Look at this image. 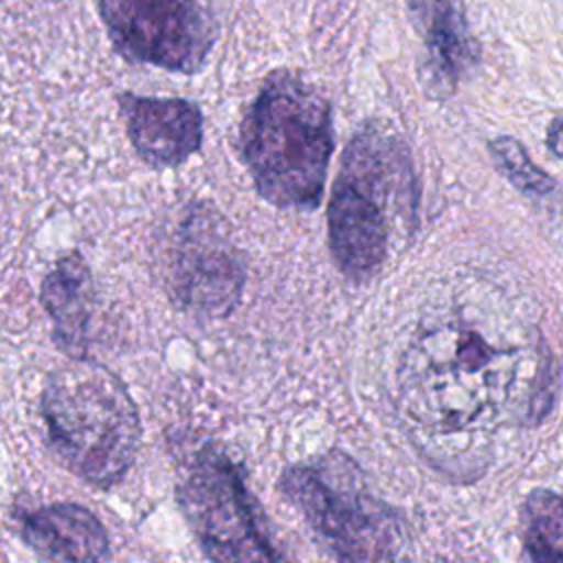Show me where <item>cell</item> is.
<instances>
[{"instance_id":"obj_9","label":"cell","mask_w":563,"mask_h":563,"mask_svg":"<svg viewBox=\"0 0 563 563\" xmlns=\"http://www.w3.org/2000/svg\"><path fill=\"white\" fill-rule=\"evenodd\" d=\"M125 130L136 154L152 167H176L200 150L202 114L185 99L119 97Z\"/></svg>"},{"instance_id":"obj_5","label":"cell","mask_w":563,"mask_h":563,"mask_svg":"<svg viewBox=\"0 0 563 563\" xmlns=\"http://www.w3.org/2000/svg\"><path fill=\"white\" fill-rule=\"evenodd\" d=\"M279 490L301 512L314 539L339 561H389L405 545L400 517L367 488L358 466L332 451L295 464Z\"/></svg>"},{"instance_id":"obj_10","label":"cell","mask_w":563,"mask_h":563,"mask_svg":"<svg viewBox=\"0 0 563 563\" xmlns=\"http://www.w3.org/2000/svg\"><path fill=\"white\" fill-rule=\"evenodd\" d=\"M22 537L48 561H103L110 541L103 523L79 504H51L22 519Z\"/></svg>"},{"instance_id":"obj_6","label":"cell","mask_w":563,"mask_h":563,"mask_svg":"<svg viewBox=\"0 0 563 563\" xmlns=\"http://www.w3.org/2000/svg\"><path fill=\"white\" fill-rule=\"evenodd\" d=\"M178 506L213 561H279L264 512L242 468L220 449L202 446L176 486Z\"/></svg>"},{"instance_id":"obj_13","label":"cell","mask_w":563,"mask_h":563,"mask_svg":"<svg viewBox=\"0 0 563 563\" xmlns=\"http://www.w3.org/2000/svg\"><path fill=\"white\" fill-rule=\"evenodd\" d=\"M521 543L530 561L559 563L563 559V506L552 490L537 488L521 510Z\"/></svg>"},{"instance_id":"obj_2","label":"cell","mask_w":563,"mask_h":563,"mask_svg":"<svg viewBox=\"0 0 563 563\" xmlns=\"http://www.w3.org/2000/svg\"><path fill=\"white\" fill-rule=\"evenodd\" d=\"M418 185L407 145L365 125L350 139L328 205V240L336 268L354 282L380 271L398 227H409Z\"/></svg>"},{"instance_id":"obj_1","label":"cell","mask_w":563,"mask_h":563,"mask_svg":"<svg viewBox=\"0 0 563 563\" xmlns=\"http://www.w3.org/2000/svg\"><path fill=\"white\" fill-rule=\"evenodd\" d=\"M554 391L548 345L532 358L457 314L420 330L400 367L405 420L438 464L479 460L499 427L548 416Z\"/></svg>"},{"instance_id":"obj_14","label":"cell","mask_w":563,"mask_h":563,"mask_svg":"<svg viewBox=\"0 0 563 563\" xmlns=\"http://www.w3.org/2000/svg\"><path fill=\"white\" fill-rule=\"evenodd\" d=\"M488 150L497 167L521 194L541 202L556 196V180L532 163V158L528 156V152L521 147L517 139L499 136L488 143Z\"/></svg>"},{"instance_id":"obj_8","label":"cell","mask_w":563,"mask_h":563,"mask_svg":"<svg viewBox=\"0 0 563 563\" xmlns=\"http://www.w3.org/2000/svg\"><path fill=\"white\" fill-rule=\"evenodd\" d=\"M246 282L242 253L211 207L191 205L174 233L167 257V290L194 317L222 319L240 303Z\"/></svg>"},{"instance_id":"obj_15","label":"cell","mask_w":563,"mask_h":563,"mask_svg":"<svg viewBox=\"0 0 563 563\" xmlns=\"http://www.w3.org/2000/svg\"><path fill=\"white\" fill-rule=\"evenodd\" d=\"M559 125H561L559 119H554V121H552V134H550V145H552V152H554V154H559V147H556V145H559Z\"/></svg>"},{"instance_id":"obj_11","label":"cell","mask_w":563,"mask_h":563,"mask_svg":"<svg viewBox=\"0 0 563 563\" xmlns=\"http://www.w3.org/2000/svg\"><path fill=\"white\" fill-rule=\"evenodd\" d=\"M407 4L427 48L431 84L440 92L453 90L475 62L473 40L457 0H407Z\"/></svg>"},{"instance_id":"obj_4","label":"cell","mask_w":563,"mask_h":563,"mask_svg":"<svg viewBox=\"0 0 563 563\" xmlns=\"http://www.w3.org/2000/svg\"><path fill=\"white\" fill-rule=\"evenodd\" d=\"M42 418L57 460L84 482L110 488L132 466L141 420L123 380L77 358L53 372L42 391Z\"/></svg>"},{"instance_id":"obj_12","label":"cell","mask_w":563,"mask_h":563,"mask_svg":"<svg viewBox=\"0 0 563 563\" xmlns=\"http://www.w3.org/2000/svg\"><path fill=\"white\" fill-rule=\"evenodd\" d=\"M92 297V277L79 253L64 255L44 277L42 303L53 321L55 341L75 358H84L88 347Z\"/></svg>"},{"instance_id":"obj_7","label":"cell","mask_w":563,"mask_h":563,"mask_svg":"<svg viewBox=\"0 0 563 563\" xmlns=\"http://www.w3.org/2000/svg\"><path fill=\"white\" fill-rule=\"evenodd\" d=\"M117 51L174 73H196L216 35V0H97Z\"/></svg>"},{"instance_id":"obj_3","label":"cell","mask_w":563,"mask_h":563,"mask_svg":"<svg viewBox=\"0 0 563 563\" xmlns=\"http://www.w3.org/2000/svg\"><path fill=\"white\" fill-rule=\"evenodd\" d=\"M332 150L330 103L295 75L271 77L240 128L242 161L257 194L279 209H314Z\"/></svg>"}]
</instances>
